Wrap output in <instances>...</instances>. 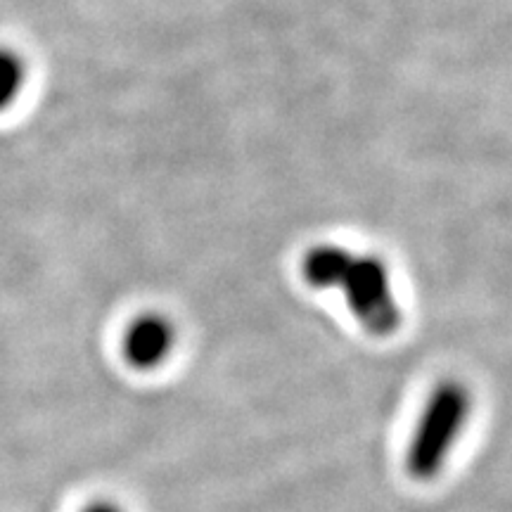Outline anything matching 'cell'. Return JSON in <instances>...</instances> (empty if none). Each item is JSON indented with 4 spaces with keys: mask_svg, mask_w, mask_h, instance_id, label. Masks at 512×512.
<instances>
[{
    "mask_svg": "<svg viewBox=\"0 0 512 512\" xmlns=\"http://www.w3.org/2000/svg\"><path fill=\"white\" fill-rule=\"evenodd\" d=\"M472 413L467 384L446 380L432 389L406 451V470L418 482H432L451 458Z\"/></svg>",
    "mask_w": 512,
    "mask_h": 512,
    "instance_id": "1",
    "label": "cell"
},
{
    "mask_svg": "<svg viewBox=\"0 0 512 512\" xmlns=\"http://www.w3.org/2000/svg\"><path fill=\"white\" fill-rule=\"evenodd\" d=\"M335 290L344 292L349 311L373 335L387 337L401 328V309L394 297L392 278L377 256L349 252Z\"/></svg>",
    "mask_w": 512,
    "mask_h": 512,
    "instance_id": "2",
    "label": "cell"
},
{
    "mask_svg": "<svg viewBox=\"0 0 512 512\" xmlns=\"http://www.w3.org/2000/svg\"><path fill=\"white\" fill-rule=\"evenodd\" d=\"M176 344L174 325L159 313H145L128 325L121 339L124 358L136 370H155L169 358Z\"/></svg>",
    "mask_w": 512,
    "mask_h": 512,
    "instance_id": "3",
    "label": "cell"
},
{
    "mask_svg": "<svg viewBox=\"0 0 512 512\" xmlns=\"http://www.w3.org/2000/svg\"><path fill=\"white\" fill-rule=\"evenodd\" d=\"M24 81H27V69H24L22 57L0 48V112L8 110L19 98Z\"/></svg>",
    "mask_w": 512,
    "mask_h": 512,
    "instance_id": "4",
    "label": "cell"
},
{
    "mask_svg": "<svg viewBox=\"0 0 512 512\" xmlns=\"http://www.w3.org/2000/svg\"><path fill=\"white\" fill-rule=\"evenodd\" d=\"M83 512H124V510H121L119 505L112 503V501H95V503L88 505V508Z\"/></svg>",
    "mask_w": 512,
    "mask_h": 512,
    "instance_id": "5",
    "label": "cell"
}]
</instances>
